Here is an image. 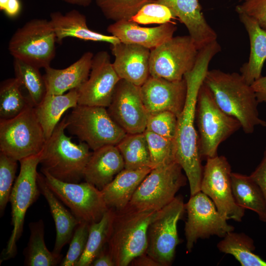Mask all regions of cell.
Listing matches in <instances>:
<instances>
[{"label": "cell", "instance_id": "cell-1", "mask_svg": "<svg viewBox=\"0 0 266 266\" xmlns=\"http://www.w3.org/2000/svg\"><path fill=\"white\" fill-rule=\"evenodd\" d=\"M218 52V47L213 43L200 49L194 67L184 76L187 90L184 106L177 116L174 139L175 161L182 167L187 178L191 196L200 191L203 169L199 150V136L195 127L198 95L208 70L209 64Z\"/></svg>", "mask_w": 266, "mask_h": 266}, {"label": "cell", "instance_id": "cell-2", "mask_svg": "<svg viewBox=\"0 0 266 266\" xmlns=\"http://www.w3.org/2000/svg\"><path fill=\"white\" fill-rule=\"evenodd\" d=\"M219 107L236 118L245 133H253L256 126L266 127L259 117V102L251 85L241 74L219 69L208 70L203 79Z\"/></svg>", "mask_w": 266, "mask_h": 266}, {"label": "cell", "instance_id": "cell-3", "mask_svg": "<svg viewBox=\"0 0 266 266\" xmlns=\"http://www.w3.org/2000/svg\"><path fill=\"white\" fill-rule=\"evenodd\" d=\"M66 117L60 121L46 140L40 153L41 169L65 182L79 183L92 152L85 143L77 144L65 133Z\"/></svg>", "mask_w": 266, "mask_h": 266}, {"label": "cell", "instance_id": "cell-4", "mask_svg": "<svg viewBox=\"0 0 266 266\" xmlns=\"http://www.w3.org/2000/svg\"><path fill=\"white\" fill-rule=\"evenodd\" d=\"M156 211L115 209L106 246L115 266L130 265L146 252L148 227Z\"/></svg>", "mask_w": 266, "mask_h": 266}, {"label": "cell", "instance_id": "cell-5", "mask_svg": "<svg viewBox=\"0 0 266 266\" xmlns=\"http://www.w3.org/2000/svg\"><path fill=\"white\" fill-rule=\"evenodd\" d=\"M196 121L201 159L217 156L220 144L241 128L236 118L228 115L219 107L203 82L198 93Z\"/></svg>", "mask_w": 266, "mask_h": 266}, {"label": "cell", "instance_id": "cell-6", "mask_svg": "<svg viewBox=\"0 0 266 266\" xmlns=\"http://www.w3.org/2000/svg\"><path fill=\"white\" fill-rule=\"evenodd\" d=\"M66 130L93 151L106 145H117L127 134L104 107L78 104L66 117Z\"/></svg>", "mask_w": 266, "mask_h": 266}, {"label": "cell", "instance_id": "cell-7", "mask_svg": "<svg viewBox=\"0 0 266 266\" xmlns=\"http://www.w3.org/2000/svg\"><path fill=\"white\" fill-rule=\"evenodd\" d=\"M176 161L152 168L126 206L138 211H158L171 202L187 178Z\"/></svg>", "mask_w": 266, "mask_h": 266}, {"label": "cell", "instance_id": "cell-8", "mask_svg": "<svg viewBox=\"0 0 266 266\" xmlns=\"http://www.w3.org/2000/svg\"><path fill=\"white\" fill-rule=\"evenodd\" d=\"M56 36L50 20L33 19L19 28L11 36L8 50L17 58L38 68H45L56 54Z\"/></svg>", "mask_w": 266, "mask_h": 266}, {"label": "cell", "instance_id": "cell-9", "mask_svg": "<svg viewBox=\"0 0 266 266\" xmlns=\"http://www.w3.org/2000/svg\"><path fill=\"white\" fill-rule=\"evenodd\" d=\"M46 141L34 106L13 118L0 120V152L18 161L39 154Z\"/></svg>", "mask_w": 266, "mask_h": 266}, {"label": "cell", "instance_id": "cell-10", "mask_svg": "<svg viewBox=\"0 0 266 266\" xmlns=\"http://www.w3.org/2000/svg\"><path fill=\"white\" fill-rule=\"evenodd\" d=\"M40 153L19 161L20 171L14 183L9 201L11 205L13 230L7 245L2 252V260L11 258L16 254V243L22 233L26 212L37 200L40 193L37 172Z\"/></svg>", "mask_w": 266, "mask_h": 266}, {"label": "cell", "instance_id": "cell-11", "mask_svg": "<svg viewBox=\"0 0 266 266\" xmlns=\"http://www.w3.org/2000/svg\"><path fill=\"white\" fill-rule=\"evenodd\" d=\"M185 210L182 196L157 211L147 230L146 253L161 266L172 264L177 246L180 242L177 223Z\"/></svg>", "mask_w": 266, "mask_h": 266}, {"label": "cell", "instance_id": "cell-12", "mask_svg": "<svg viewBox=\"0 0 266 266\" xmlns=\"http://www.w3.org/2000/svg\"><path fill=\"white\" fill-rule=\"evenodd\" d=\"M41 171L48 187L79 221L90 225L97 222L108 209L101 191L91 184L65 182Z\"/></svg>", "mask_w": 266, "mask_h": 266}, {"label": "cell", "instance_id": "cell-13", "mask_svg": "<svg viewBox=\"0 0 266 266\" xmlns=\"http://www.w3.org/2000/svg\"><path fill=\"white\" fill-rule=\"evenodd\" d=\"M199 52L189 34L173 36L151 50L150 75L170 81L182 80L194 67Z\"/></svg>", "mask_w": 266, "mask_h": 266}, {"label": "cell", "instance_id": "cell-14", "mask_svg": "<svg viewBox=\"0 0 266 266\" xmlns=\"http://www.w3.org/2000/svg\"><path fill=\"white\" fill-rule=\"evenodd\" d=\"M187 219L184 228L186 249L190 252L199 238L212 235L224 237L234 227L218 211L212 200L200 191L191 196L185 204Z\"/></svg>", "mask_w": 266, "mask_h": 266}, {"label": "cell", "instance_id": "cell-15", "mask_svg": "<svg viewBox=\"0 0 266 266\" xmlns=\"http://www.w3.org/2000/svg\"><path fill=\"white\" fill-rule=\"evenodd\" d=\"M231 166L224 156L208 158L203 166L200 191L214 202L219 212L227 220L241 221L245 209L235 201L231 183Z\"/></svg>", "mask_w": 266, "mask_h": 266}, {"label": "cell", "instance_id": "cell-16", "mask_svg": "<svg viewBox=\"0 0 266 266\" xmlns=\"http://www.w3.org/2000/svg\"><path fill=\"white\" fill-rule=\"evenodd\" d=\"M106 109L112 120L127 133L145 131L149 114L143 102L139 86L120 79Z\"/></svg>", "mask_w": 266, "mask_h": 266}, {"label": "cell", "instance_id": "cell-17", "mask_svg": "<svg viewBox=\"0 0 266 266\" xmlns=\"http://www.w3.org/2000/svg\"><path fill=\"white\" fill-rule=\"evenodd\" d=\"M120 79L108 53L105 51L98 52L93 58L87 80L77 89L78 104L107 108Z\"/></svg>", "mask_w": 266, "mask_h": 266}, {"label": "cell", "instance_id": "cell-18", "mask_svg": "<svg viewBox=\"0 0 266 266\" xmlns=\"http://www.w3.org/2000/svg\"><path fill=\"white\" fill-rule=\"evenodd\" d=\"M140 90L149 114L168 111L178 116L185 105L187 87L184 78L170 81L150 76Z\"/></svg>", "mask_w": 266, "mask_h": 266}, {"label": "cell", "instance_id": "cell-19", "mask_svg": "<svg viewBox=\"0 0 266 266\" xmlns=\"http://www.w3.org/2000/svg\"><path fill=\"white\" fill-rule=\"evenodd\" d=\"M111 50L113 66L121 79L140 87L150 77V49L120 41L111 45Z\"/></svg>", "mask_w": 266, "mask_h": 266}, {"label": "cell", "instance_id": "cell-20", "mask_svg": "<svg viewBox=\"0 0 266 266\" xmlns=\"http://www.w3.org/2000/svg\"><path fill=\"white\" fill-rule=\"evenodd\" d=\"M156 1L167 6L186 26L199 50L217 40V33L206 20L198 0Z\"/></svg>", "mask_w": 266, "mask_h": 266}, {"label": "cell", "instance_id": "cell-21", "mask_svg": "<svg viewBox=\"0 0 266 266\" xmlns=\"http://www.w3.org/2000/svg\"><path fill=\"white\" fill-rule=\"evenodd\" d=\"M177 29L173 22L154 27H144L133 21L123 20L109 25L107 31L122 42L152 50L172 38Z\"/></svg>", "mask_w": 266, "mask_h": 266}, {"label": "cell", "instance_id": "cell-22", "mask_svg": "<svg viewBox=\"0 0 266 266\" xmlns=\"http://www.w3.org/2000/svg\"><path fill=\"white\" fill-rule=\"evenodd\" d=\"M125 167L116 145H106L93 152L84 172L85 181L101 190Z\"/></svg>", "mask_w": 266, "mask_h": 266}, {"label": "cell", "instance_id": "cell-23", "mask_svg": "<svg viewBox=\"0 0 266 266\" xmlns=\"http://www.w3.org/2000/svg\"><path fill=\"white\" fill-rule=\"evenodd\" d=\"M93 57L94 54L88 51L66 68L57 69L49 66L44 68L43 76L46 94L62 95L67 91L78 89L89 76Z\"/></svg>", "mask_w": 266, "mask_h": 266}, {"label": "cell", "instance_id": "cell-24", "mask_svg": "<svg viewBox=\"0 0 266 266\" xmlns=\"http://www.w3.org/2000/svg\"><path fill=\"white\" fill-rule=\"evenodd\" d=\"M50 17L58 43H61L64 38L68 37L86 41L107 42L111 45L120 41L112 35L104 34L89 29L86 16L76 9H72L65 14L55 11L51 13Z\"/></svg>", "mask_w": 266, "mask_h": 266}, {"label": "cell", "instance_id": "cell-25", "mask_svg": "<svg viewBox=\"0 0 266 266\" xmlns=\"http://www.w3.org/2000/svg\"><path fill=\"white\" fill-rule=\"evenodd\" d=\"M145 167L131 169L124 168L101 190L108 208L119 210L126 207L136 189L151 171Z\"/></svg>", "mask_w": 266, "mask_h": 266}, {"label": "cell", "instance_id": "cell-26", "mask_svg": "<svg viewBox=\"0 0 266 266\" xmlns=\"http://www.w3.org/2000/svg\"><path fill=\"white\" fill-rule=\"evenodd\" d=\"M37 183L40 193L48 204L55 225L56 237L52 252L59 255L64 246L70 241L74 230L80 221L65 208L48 187L42 173H38Z\"/></svg>", "mask_w": 266, "mask_h": 266}, {"label": "cell", "instance_id": "cell-27", "mask_svg": "<svg viewBox=\"0 0 266 266\" xmlns=\"http://www.w3.org/2000/svg\"><path fill=\"white\" fill-rule=\"evenodd\" d=\"M238 14L248 33L250 44L248 61L241 66L240 72L246 82L251 85L262 76L266 60V31L251 17L244 13Z\"/></svg>", "mask_w": 266, "mask_h": 266}, {"label": "cell", "instance_id": "cell-28", "mask_svg": "<svg viewBox=\"0 0 266 266\" xmlns=\"http://www.w3.org/2000/svg\"><path fill=\"white\" fill-rule=\"evenodd\" d=\"M78 105V92L72 89L62 95L46 94L41 102L34 106L36 118L48 139L60 122L63 114Z\"/></svg>", "mask_w": 266, "mask_h": 266}, {"label": "cell", "instance_id": "cell-29", "mask_svg": "<svg viewBox=\"0 0 266 266\" xmlns=\"http://www.w3.org/2000/svg\"><path fill=\"white\" fill-rule=\"evenodd\" d=\"M232 192L236 204L245 209L256 213L261 221H266V202L258 184L247 176L239 173H231Z\"/></svg>", "mask_w": 266, "mask_h": 266}, {"label": "cell", "instance_id": "cell-30", "mask_svg": "<svg viewBox=\"0 0 266 266\" xmlns=\"http://www.w3.org/2000/svg\"><path fill=\"white\" fill-rule=\"evenodd\" d=\"M217 245L221 252L230 254L241 266H266V261L253 251V240L244 233H228Z\"/></svg>", "mask_w": 266, "mask_h": 266}, {"label": "cell", "instance_id": "cell-31", "mask_svg": "<svg viewBox=\"0 0 266 266\" xmlns=\"http://www.w3.org/2000/svg\"><path fill=\"white\" fill-rule=\"evenodd\" d=\"M30 235L24 251L25 265L55 266L62 262L61 255L55 254L47 249L44 238V226L42 220L29 224Z\"/></svg>", "mask_w": 266, "mask_h": 266}, {"label": "cell", "instance_id": "cell-32", "mask_svg": "<svg viewBox=\"0 0 266 266\" xmlns=\"http://www.w3.org/2000/svg\"><path fill=\"white\" fill-rule=\"evenodd\" d=\"M115 209L109 208L100 221L90 225L85 251L76 266H90L106 245Z\"/></svg>", "mask_w": 266, "mask_h": 266}, {"label": "cell", "instance_id": "cell-33", "mask_svg": "<svg viewBox=\"0 0 266 266\" xmlns=\"http://www.w3.org/2000/svg\"><path fill=\"white\" fill-rule=\"evenodd\" d=\"M21 83L15 77L1 82L0 86V120L13 118L34 106L29 96L23 95Z\"/></svg>", "mask_w": 266, "mask_h": 266}, {"label": "cell", "instance_id": "cell-34", "mask_svg": "<svg viewBox=\"0 0 266 266\" xmlns=\"http://www.w3.org/2000/svg\"><path fill=\"white\" fill-rule=\"evenodd\" d=\"M116 146L123 158L124 168H151L150 152L144 133H127Z\"/></svg>", "mask_w": 266, "mask_h": 266}, {"label": "cell", "instance_id": "cell-35", "mask_svg": "<svg viewBox=\"0 0 266 266\" xmlns=\"http://www.w3.org/2000/svg\"><path fill=\"white\" fill-rule=\"evenodd\" d=\"M15 77L24 86L34 106L40 103L47 93L45 82L39 68L14 58Z\"/></svg>", "mask_w": 266, "mask_h": 266}, {"label": "cell", "instance_id": "cell-36", "mask_svg": "<svg viewBox=\"0 0 266 266\" xmlns=\"http://www.w3.org/2000/svg\"><path fill=\"white\" fill-rule=\"evenodd\" d=\"M144 133L148 145L152 169L176 161L174 139L167 138L146 130Z\"/></svg>", "mask_w": 266, "mask_h": 266}, {"label": "cell", "instance_id": "cell-37", "mask_svg": "<svg viewBox=\"0 0 266 266\" xmlns=\"http://www.w3.org/2000/svg\"><path fill=\"white\" fill-rule=\"evenodd\" d=\"M107 19L114 22L129 20L147 3L156 0H95Z\"/></svg>", "mask_w": 266, "mask_h": 266}, {"label": "cell", "instance_id": "cell-38", "mask_svg": "<svg viewBox=\"0 0 266 266\" xmlns=\"http://www.w3.org/2000/svg\"><path fill=\"white\" fill-rule=\"evenodd\" d=\"M18 161L0 152V212L3 213L14 184Z\"/></svg>", "mask_w": 266, "mask_h": 266}, {"label": "cell", "instance_id": "cell-39", "mask_svg": "<svg viewBox=\"0 0 266 266\" xmlns=\"http://www.w3.org/2000/svg\"><path fill=\"white\" fill-rule=\"evenodd\" d=\"M176 19L167 6L155 0L143 5L129 20L138 24L161 25L172 22V20Z\"/></svg>", "mask_w": 266, "mask_h": 266}, {"label": "cell", "instance_id": "cell-40", "mask_svg": "<svg viewBox=\"0 0 266 266\" xmlns=\"http://www.w3.org/2000/svg\"><path fill=\"white\" fill-rule=\"evenodd\" d=\"M90 224L80 222L76 227L65 257L60 263L61 266H76L82 256L87 242Z\"/></svg>", "mask_w": 266, "mask_h": 266}, {"label": "cell", "instance_id": "cell-41", "mask_svg": "<svg viewBox=\"0 0 266 266\" xmlns=\"http://www.w3.org/2000/svg\"><path fill=\"white\" fill-rule=\"evenodd\" d=\"M177 124V116L176 114L170 111H162L149 114L146 130L167 138L174 139Z\"/></svg>", "mask_w": 266, "mask_h": 266}, {"label": "cell", "instance_id": "cell-42", "mask_svg": "<svg viewBox=\"0 0 266 266\" xmlns=\"http://www.w3.org/2000/svg\"><path fill=\"white\" fill-rule=\"evenodd\" d=\"M235 11L251 17L266 31V0H245L235 6Z\"/></svg>", "mask_w": 266, "mask_h": 266}, {"label": "cell", "instance_id": "cell-43", "mask_svg": "<svg viewBox=\"0 0 266 266\" xmlns=\"http://www.w3.org/2000/svg\"><path fill=\"white\" fill-rule=\"evenodd\" d=\"M250 176L260 188L266 202V147L261 162Z\"/></svg>", "mask_w": 266, "mask_h": 266}, {"label": "cell", "instance_id": "cell-44", "mask_svg": "<svg viewBox=\"0 0 266 266\" xmlns=\"http://www.w3.org/2000/svg\"><path fill=\"white\" fill-rule=\"evenodd\" d=\"M0 10L9 17L15 18L21 11V2L20 0H0Z\"/></svg>", "mask_w": 266, "mask_h": 266}, {"label": "cell", "instance_id": "cell-45", "mask_svg": "<svg viewBox=\"0 0 266 266\" xmlns=\"http://www.w3.org/2000/svg\"><path fill=\"white\" fill-rule=\"evenodd\" d=\"M251 85L259 103L266 102V75L261 76Z\"/></svg>", "mask_w": 266, "mask_h": 266}, {"label": "cell", "instance_id": "cell-46", "mask_svg": "<svg viewBox=\"0 0 266 266\" xmlns=\"http://www.w3.org/2000/svg\"><path fill=\"white\" fill-rule=\"evenodd\" d=\"M92 266H115V262L106 245L94 260Z\"/></svg>", "mask_w": 266, "mask_h": 266}, {"label": "cell", "instance_id": "cell-47", "mask_svg": "<svg viewBox=\"0 0 266 266\" xmlns=\"http://www.w3.org/2000/svg\"><path fill=\"white\" fill-rule=\"evenodd\" d=\"M130 265L135 266H161L159 263L149 256L146 252L134 258Z\"/></svg>", "mask_w": 266, "mask_h": 266}, {"label": "cell", "instance_id": "cell-48", "mask_svg": "<svg viewBox=\"0 0 266 266\" xmlns=\"http://www.w3.org/2000/svg\"><path fill=\"white\" fill-rule=\"evenodd\" d=\"M63 1L72 5L87 7L92 2L93 0H62Z\"/></svg>", "mask_w": 266, "mask_h": 266}, {"label": "cell", "instance_id": "cell-49", "mask_svg": "<svg viewBox=\"0 0 266 266\" xmlns=\"http://www.w3.org/2000/svg\"><path fill=\"white\" fill-rule=\"evenodd\" d=\"M239 0V1H244L245 0Z\"/></svg>", "mask_w": 266, "mask_h": 266}]
</instances>
